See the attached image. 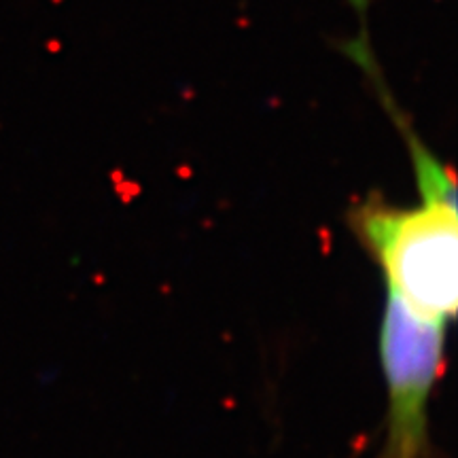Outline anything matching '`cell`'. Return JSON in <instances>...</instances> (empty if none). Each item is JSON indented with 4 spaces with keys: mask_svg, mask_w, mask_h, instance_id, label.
Masks as SVG:
<instances>
[{
    "mask_svg": "<svg viewBox=\"0 0 458 458\" xmlns=\"http://www.w3.org/2000/svg\"><path fill=\"white\" fill-rule=\"evenodd\" d=\"M418 198L397 206L369 193L352 206L348 223L380 267L386 293L448 327L458 308L456 198Z\"/></svg>",
    "mask_w": 458,
    "mask_h": 458,
    "instance_id": "cell-1",
    "label": "cell"
},
{
    "mask_svg": "<svg viewBox=\"0 0 458 458\" xmlns=\"http://www.w3.org/2000/svg\"><path fill=\"white\" fill-rule=\"evenodd\" d=\"M448 327L418 317L386 293L380 363L388 394L386 437L377 458H431L428 405L444 374Z\"/></svg>",
    "mask_w": 458,
    "mask_h": 458,
    "instance_id": "cell-2",
    "label": "cell"
}]
</instances>
